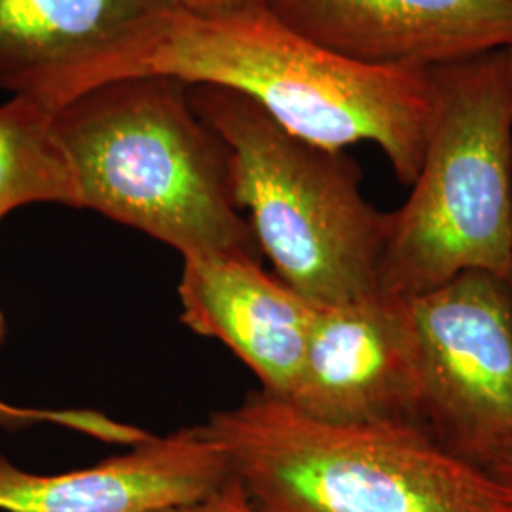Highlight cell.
<instances>
[{
	"mask_svg": "<svg viewBox=\"0 0 512 512\" xmlns=\"http://www.w3.org/2000/svg\"><path fill=\"white\" fill-rule=\"evenodd\" d=\"M156 8L154 0H0V88L29 95Z\"/></svg>",
	"mask_w": 512,
	"mask_h": 512,
	"instance_id": "11",
	"label": "cell"
},
{
	"mask_svg": "<svg viewBox=\"0 0 512 512\" xmlns=\"http://www.w3.org/2000/svg\"><path fill=\"white\" fill-rule=\"evenodd\" d=\"M179 298L186 327L232 349L262 384L293 393L317 306L247 253L183 256Z\"/></svg>",
	"mask_w": 512,
	"mask_h": 512,
	"instance_id": "9",
	"label": "cell"
},
{
	"mask_svg": "<svg viewBox=\"0 0 512 512\" xmlns=\"http://www.w3.org/2000/svg\"><path fill=\"white\" fill-rule=\"evenodd\" d=\"M78 209L97 211L183 256H260L234 198L228 150L167 76L112 80L55 110Z\"/></svg>",
	"mask_w": 512,
	"mask_h": 512,
	"instance_id": "2",
	"label": "cell"
},
{
	"mask_svg": "<svg viewBox=\"0 0 512 512\" xmlns=\"http://www.w3.org/2000/svg\"><path fill=\"white\" fill-rule=\"evenodd\" d=\"M296 33L382 67L435 69L512 46V0H264Z\"/></svg>",
	"mask_w": 512,
	"mask_h": 512,
	"instance_id": "8",
	"label": "cell"
},
{
	"mask_svg": "<svg viewBox=\"0 0 512 512\" xmlns=\"http://www.w3.org/2000/svg\"><path fill=\"white\" fill-rule=\"evenodd\" d=\"M29 203L78 209V190L55 131V110L12 95L0 103V220Z\"/></svg>",
	"mask_w": 512,
	"mask_h": 512,
	"instance_id": "12",
	"label": "cell"
},
{
	"mask_svg": "<svg viewBox=\"0 0 512 512\" xmlns=\"http://www.w3.org/2000/svg\"><path fill=\"white\" fill-rule=\"evenodd\" d=\"M205 433L258 512H512V492L412 423H329L264 391Z\"/></svg>",
	"mask_w": 512,
	"mask_h": 512,
	"instance_id": "3",
	"label": "cell"
},
{
	"mask_svg": "<svg viewBox=\"0 0 512 512\" xmlns=\"http://www.w3.org/2000/svg\"><path fill=\"white\" fill-rule=\"evenodd\" d=\"M408 302L423 427L512 492V285L471 272Z\"/></svg>",
	"mask_w": 512,
	"mask_h": 512,
	"instance_id": "6",
	"label": "cell"
},
{
	"mask_svg": "<svg viewBox=\"0 0 512 512\" xmlns=\"http://www.w3.org/2000/svg\"><path fill=\"white\" fill-rule=\"evenodd\" d=\"M152 512H258L245 492L243 484L232 475L217 492L198 501L181 503L173 507H165Z\"/></svg>",
	"mask_w": 512,
	"mask_h": 512,
	"instance_id": "14",
	"label": "cell"
},
{
	"mask_svg": "<svg viewBox=\"0 0 512 512\" xmlns=\"http://www.w3.org/2000/svg\"><path fill=\"white\" fill-rule=\"evenodd\" d=\"M158 8L186 14H226L262 8L264 0H154Z\"/></svg>",
	"mask_w": 512,
	"mask_h": 512,
	"instance_id": "15",
	"label": "cell"
},
{
	"mask_svg": "<svg viewBox=\"0 0 512 512\" xmlns=\"http://www.w3.org/2000/svg\"><path fill=\"white\" fill-rule=\"evenodd\" d=\"M190 103L228 150L234 198L275 275L313 306L380 293L391 213L363 196L359 165L239 93L194 86Z\"/></svg>",
	"mask_w": 512,
	"mask_h": 512,
	"instance_id": "4",
	"label": "cell"
},
{
	"mask_svg": "<svg viewBox=\"0 0 512 512\" xmlns=\"http://www.w3.org/2000/svg\"><path fill=\"white\" fill-rule=\"evenodd\" d=\"M37 423H54L65 429H73L82 435L114 444L137 446L154 435L135 425L112 420L109 416L93 410H46V408H25L0 401V427L2 429H23Z\"/></svg>",
	"mask_w": 512,
	"mask_h": 512,
	"instance_id": "13",
	"label": "cell"
},
{
	"mask_svg": "<svg viewBox=\"0 0 512 512\" xmlns=\"http://www.w3.org/2000/svg\"><path fill=\"white\" fill-rule=\"evenodd\" d=\"M230 476L228 459L203 425L54 475L19 469L0 456V512H152L207 497Z\"/></svg>",
	"mask_w": 512,
	"mask_h": 512,
	"instance_id": "10",
	"label": "cell"
},
{
	"mask_svg": "<svg viewBox=\"0 0 512 512\" xmlns=\"http://www.w3.org/2000/svg\"><path fill=\"white\" fill-rule=\"evenodd\" d=\"M4 336H6V319H4V313L0 310V344H2Z\"/></svg>",
	"mask_w": 512,
	"mask_h": 512,
	"instance_id": "17",
	"label": "cell"
},
{
	"mask_svg": "<svg viewBox=\"0 0 512 512\" xmlns=\"http://www.w3.org/2000/svg\"><path fill=\"white\" fill-rule=\"evenodd\" d=\"M287 403L329 423L423 427V365L410 302L376 293L317 306Z\"/></svg>",
	"mask_w": 512,
	"mask_h": 512,
	"instance_id": "7",
	"label": "cell"
},
{
	"mask_svg": "<svg viewBox=\"0 0 512 512\" xmlns=\"http://www.w3.org/2000/svg\"><path fill=\"white\" fill-rule=\"evenodd\" d=\"M505 55H507V71H509V80H511L512 90V46L505 48Z\"/></svg>",
	"mask_w": 512,
	"mask_h": 512,
	"instance_id": "16",
	"label": "cell"
},
{
	"mask_svg": "<svg viewBox=\"0 0 512 512\" xmlns=\"http://www.w3.org/2000/svg\"><path fill=\"white\" fill-rule=\"evenodd\" d=\"M437 116L391 213L380 293L412 300L471 272L512 285V90L505 50L431 69Z\"/></svg>",
	"mask_w": 512,
	"mask_h": 512,
	"instance_id": "5",
	"label": "cell"
},
{
	"mask_svg": "<svg viewBox=\"0 0 512 512\" xmlns=\"http://www.w3.org/2000/svg\"><path fill=\"white\" fill-rule=\"evenodd\" d=\"M137 76L239 93L319 147L372 143L403 184L416 181L437 116L431 69L355 61L296 33L266 6L226 14L156 8L27 97L57 110L95 86Z\"/></svg>",
	"mask_w": 512,
	"mask_h": 512,
	"instance_id": "1",
	"label": "cell"
}]
</instances>
